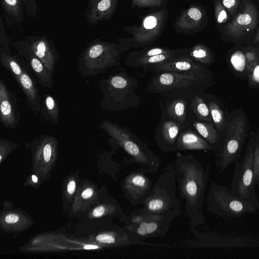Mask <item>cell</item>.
I'll list each match as a JSON object with an SVG mask.
<instances>
[{
    "label": "cell",
    "mask_w": 259,
    "mask_h": 259,
    "mask_svg": "<svg viewBox=\"0 0 259 259\" xmlns=\"http://www.w3.org/2000/svg\"><path fill=\"white\" fill-rule=\"evenodd\" d=\"M181 197L185 200L186 210L195 225L204 224L202 212L204 194L208 182L209 166L195 156L177 152L174 166Z\"/></svg>",
    "instance_id": "obj_1"
},
{
    "label": "cell",
    "mask_w": 259,
    "mask_h": 259,
    "mask_svg": "<svg viewBox=\"0 0 259 259\" xmlns=\"http://www.w3.org/2000/svg\"><path fill=\"white\" fill-rule=\"evenodd\" d=\"M131 48L124 42L104 41L101 38L92 40L80 54L78 71L83 77H91L105 72L120 64L121 54Z\"/></svg>",
    "instance_id": "obj_2"
},
{
    "label": "cell",
    "mask_w": 259,
    "mask_h": 259,
    "mask_svg": "<svg viewBox=\"0 0 259 259\" xmlns=\"http://www.w3.org/2000/svg\"><path fill=\"white\" fill-rule=\"evenodd\" d=\"M138 81L125 70L108 75L99 83L103 98L100 107L109 111H121L136 107L141 99L136 93Z\"/></svg>",
    "instance_id": "obj_3"
},
{
    "label": "cell",
    "mask_w": 259,
    "mask_h": 259,
    "mask_svg": "<svg viewBox=\"0 0 259 259\" xmlns=\"http://www.w3.org/2000/svg\"><path fill=\"white\" fill-rule=\"evenodd\" d=\"M176 194V175L172 165L166 168L152 187L140 214L177 217L181 210Z\"/></svg>",
    "instance_id": "obj_4"
},
{
    "label": "cell",
    "mask_w": 259,
    "mask_h": 259,
    "mask_svg": "<svg viewBox=\"0 0 259 259\" xmlns=\"http://www.w3.org/2000/svg\"><path fill=\"white\" fill-rule=\"evenodd\" d=\"M249 130L245 114L240 109L233 111L228 118L225 136L216 146L217 164L221 171L239 158Z\"/></svg>",
    "instance_id": "obj_5"
},
{
    "label": "cell",
    "mask_w": 259,
    "mask_h": 259,
    "mask_svg": "<svg viewBox=\"0 0 259 259\" xmlns=\"http://www.w3.org/2000/svg\"><path fill=\"white\" fill-rule=\"evenodd\" d=\"M214 83L213 74H186L173 72L155 73L147 85V92L164 93L177 90L202 91Z\"/></svg>",
    "instance_id": "obj_6"
},
{
    "label": "cell",
    "mask_w": 259,
    "mask_h": 259,
    "mask_svg": "<svg viewBox=\"0 0 259 259\" xmlns=\"http://www.w3.org/2000/svg\"><path fill=\"white\" fill-rule=\"evenodd\" d=\"M206 209L227 219H237L252 213L259 208L251 202L232 194L230 189L212 182L207 194Z\"/></svg>",
    "instance_id": "obj_7"
},
{
    "label": "cell",
    "mask_w": 259,
    "mask_h": 259,
    "mask_svg": "<svg viewBox=\"0 0 259 259\" xmlns=\"http://www.w3.org/2000/svg\"><path fill=\"white\" fill-rule=\"evenodd\" d=\"M99 127L105 131L136 162L148 170L155 167L158 162V157L149 150L147 144L127 128L109 120L103 121Z\"/></svg>",
    "instance_id": "obj_8"
},
{
    "label": "cell",
    "mask_w": 259,
    "mask_h": 259,
    "mask_svg": "<svg viewBox=\"0 0 259 259\" xmlns=\"http://www.w3.org/2000/svg\"><path fill=\"white\" fill-rule=\"evenodd\" d=\"M255 140L252 137L248 142L241 161L234 170L230 191L235 196L248 201L259 208L256 195V185L253 172V157Z\"/></svg>",
    "instance_id": "obj_9"
},
{
    "label": "cell",
    "mask_w": 259,
    "mask_h": 259,
    "mask_svg": "<svg viewBox=\"0 0 259 259\" xmlns=\"http://www.w3.org/2000/svg\"><path fill=\"white\" fill-rule=\"evenodd\" d=\"M166 12L160 10L150 13L142 20L140 26L131 31L133 37L121 39L119 42L127 44L131 48L148 46L159 36L163 29L166 18Z\"/></svg>",
    "instance_id": "obj_10"
},
{
    "label": "cell",
    "mask_w": 259,
    "mask_h": 259,
    "mask_svg": "<svg viewBox=\"0 0 259 259\" xmlns=\"http://www.w3.org/2000/svg\"><path fill=\"white\" fill-rule=\"evenodd\" d=\"M10 45L16 51H24L35 56L54 74L58 55L53 42L47 36L23 37L19 40L11 41Z\"/></svg>",
    "instance_id": "obj_11"
},
{
    "label": "cell",
    "mask_w": 259,
    "mask_h": 259,
    "mask_svg": "<svg viewBox=\"0 0 259 259\" xmlns=\"http://www.w3.org/2000/svg\"><path fill=\"white\" fill-rule=\"evenodd\" d=\"M174 218L165 215H134L130 219L131 223L125 227V230L139 239L159 236L167 231Z\"/></svg>",
    "instance_id": "obj_12"
},
{
    "label": "cell",
    "mask_w": 259,
    "mask_h": 259,
    "mask_svg": "<svg viewBox=\"0 0 259 259\" xmlns=\"http://www.w3.org/2000/svg\"><path fill=\"white\" fill-rule=\"evenodd\" d=\"M257 11L253 4L243 0V9L226 26V34L232 38L238 39L253 30L258 22Z\"/></svg>",
    "instance_id": "obj_13"
},
{
    "label": "cell",
    "mask_w": 259,
    "mask_h": 259,
    "mask_svg": "<svg viewBox=\"0 0 259 259\" xmlns=\"http://www.w3.org/2000/svg\"><path fill=\"white\" fill-rule=\"evenodd\" d=\"M21 111L16 95L0 79V121L5 127L15 129L20 121Z\"/></svg>",
    "instance_id": "obj_14"
},
{
    "label": "cell",
    "mask_w": 259,
    "mask_h": 259,
    "mask_svg": "<svg viewBox=\"0 0 259 259\" xmlns=\"http://www.w3.org/2000/svg\"><path fill=\"white\" fill-rule=\"evenodd\" d=\"M147 70L155 73L160 72H173L192 74H213L212 72L205 66L195 61L188 54L179 57L171 61L155 65L149 68Z\"/></svg>",
    "instance_id": "obj_15"
},
{
    "label": "cell",
    "mask_w": 259,
    "mask_h": 259,
    "mask_svg": "<svg viewBox=\"0 0 259 259\" xmlns=\"http://www.w3.org/2000/svg\"><path fill=\"white\" fill-rule=\"evenodd\" d=\"M125 194L130 202L134 204L144 203L152 189V182L144 174L135 172L125 179Z\"/></svg>",
    "instance_id": "obj_16"
},
{
    "label": "cell",
    "mask_w": 259,
    "mask_h": 259,
    "mask_svg": "<svg viewBox=\"0 0 259 259\" xmlns=\"http://www.w3.org/2000/svg\"><path fill=\"white\" fill-rule=\"evenodd\" d=\"M183 126L168 118L162 119L156 132L155 139L158 146L165 152L176 151V142Z\"/></svg>",
    "instance_id": "obj_17"
},
{
    "label": "cell",
    "mask_w": 259,
    "mask_h": 259,
    "mask_svg": "<svg viewBox=\"0 0 259 259\" xmlns=\"http://www.w3.org/2000/svg\"><path fill=\"white\" fill-rule=\"evenodd\" d=\"M119 0H88L84 15L89 23L95 25L113 15Z\"/></svg>",
    "instance_id": "obj_18"
},
{
    "label": "cell",
    "mask_w": 259,
    "mask_h": 259,
    "mask_svg": "<svg viewBox=\"0 0 259 259\" xmlns=\"http://www.w3.org/2000/svg\"><path fill=\"white\" fill-rule=\"evenodd\" d=\"M16 51L19 56L26 59L27 64L35 75L39 84L44 88H51L53 83L54 74L32 54L22 50Z\"/></svg>",
    "instance_id": "obj_19"
},
{
    "label": "cell",
    "mask_w": 259,
    "mask_h": 259,
    "mask_svg": "<svg viewBox=\"0 0 259 259\" xmlns=\"http://www.w3.org/2000/svg\"><path fill=\"white\" fill-rule=\"evenodd\" d=\"M184 130L181 132L178 136L176 142V151L214 149L211 145L196 132L191 128Z\"/></svg>",
    "instance_id": "obj_20"
},
{
    "label": "cell",
    "mask_w": 259,
    "mask_h": 259,
    "mask_svg": "<svg viewBox=\"0 0 259 259\" xmlns=\"http://www.w3.org/2000/svg\"><path fill=\"white\" fill-rule=\"evenodd\" d=\"M15 79L23 91L27 102L33 111L36 114H38L40 112L41 109L40 95L31 74L25 69Z\"/></svg>",
    "instance_id": "obj_21"
},
{
    "label": "cell",
    "mask_w": 259,
    "mask_h": 259,
    "mask_svg": "<svg viewBox=\"0 0 259 259\" xmlns=\"http://www.w3.org/2000/svg\"><path fill=\"white\" fill-rule=\"evenodd\" d=\"M189 48L178 49L172 53L163 54L153 56L125 60V64L132 67L143 68L147 71L149 68L156 65L171 61L179 57L188 54Z\"/></svg>",
    "instance_id": "obj_22"
},
{
    "label": "cell",
    "mask_w": 259,
    "mask_h": 259,
    "mask_svg": "<svg viewBox=\"0 0 259 259\" xmlns=\"http://www.w3.org/2000/svg\"><path fill=\"white\" fill-rule=\"evenodd\" d=\"M187 100L183 97L169 101L165 108L166 117L180 124L184 129L188 126L187 119Z\"/></svg>",
    "instance_id": "obj_23"
},
{
    "label": "cell",
    "mask_w": 259,
    "mask_h": 259,
    "mask_svg": "<svg viewBox=\"0 0 259 259\" xmlns=\"http://www.w3.org/2000/svg\"><path fill=\"white\" fill-rule=\"evenodd\" d=\"M0 4L8 25L22 24L24 14L21 0H0Z\"/></svg>",
    "instance_id": "obj_24"
},
{
    "label": "cell",
    "mask_w": 259,
    "mask_h": 259,
    "mask_svg": "<svg viewBox=\"0 0 259 259\" xmlns=\"http://www.w3.org/2000/svg\"><path fill=\"white\" fill-rule=\"evenodd\" d=\"M203 19L201 9L193 6L186 10L178 19L176 25L180 29L188 31L196 28Z\"/></svg>",
    "instance_id": "obj_25"
},
{
    "label": "cell",
    "mask_w": 259,
    "mask_h": 259,
    "mask_svg": "<svg viewBox=\"0 0 259 259\" xmlns=\"http://www.w3.org/2000/svg\"><path fill=\"white\" fill-rule=\"evenodd\" d=\"M0 62L15 79L18 77L26 69L18 56L13 55L10 48L0 50Z\"/></svg>",
    "instance_id": "obj_26"
},
{
    "label": "cell",
    "mask_w": 259,
    "mask_h": 259,
    "mask_svg": "<svg viewBox=\"0 0 259 259\" xmlns=\"http://www.w3.org/2000/svg\"><path fill=\"white\" fill-rule=\"evenodd\" d=\"M193 128L213 148L220 140V134L213 123L197 120L192 123Z\"/></svg>",
    "instance_id": "obj_27"
},
{
    "label": "cell",
    "mask_w": 259,
    "mask_h": 259,
    "mask_svg": "<svg viewBox=\"0 0 259 259\" xmlns=\"http://www.w3.org/2000/svg\"><path fill=\"white\" fill-rule=\"evenodd\" d=\"M40 113L46 120L55 125L59 119V108L57 100L50 94L44 95L41 104Z\"/></svg>",
    "instance_id": "obj_28"
},
{
    "label": "cell",
    "mask_w": 259,
    "mask_h": 259,
    "mask_svg": "<svg viewBox=\"0 0 259 259\" xmlns=\"http://www.w3.org/2000/svg\"><path fill=\"white\" fill-rule=\"evenodd\" d=\"M188 55L198 63L205 66L211 64L214 60L210 50L201 44H196L190 48Z\"/></svg>",
    "instance_id": "obj_29"
},
{
    "label": "cell",
    "mask_w": 259,
    "mask_h": 259,
    "mask_svg": "<svg viewBox=\"0 0 259 259\" xmlns=\"http://www.w3.org/2000/svg\"><path fill=\"white\" fill-rule=\"evenodd\" d=\"M190 107L198 120L213 123L208 104L203 98L196 95L190 102Z\"/></svg>",
    "instance_id": "obj_30"
},
{
    "label": "cell",
    "mask_w": 259,
    "mask_h": 259,
    "mask_svg": "<svg viewBox=\"0 0 259 259\" xmlns=\"http://www.w3.org/2000/svg\"><path fill=\"white\" fill-rule=\"evenodd\" d=\"M210 110L213 124L221 134L226 131L228 119L219 104L213 100H209L207 103Z\"/></svg>",
    "instance_id": "obj_31"
},
{
    "label": "cell",
    "mask_w": 259,
    "mask_h": 259,
    "mask_svg": "<svg viewBox=\"0 0 259 259\" xmlns=\"http://www.w3.org/2000/svg\"><path fill=\"white\" fill-rule=\"evenodd\" d=\"M177 49H170L163 47H151L142 49L141 50L129 53L125 60L134 59L145 58L163 54H168L175 52Z\"/></svg>",
    "instance_id": "obj_32"
},
{
    "label": "cell",
    "mask_w": 259,
    "mask_h": 259,
    "mask_svg": "<svg viewBox=\"0 0 259 259\" xmlns=\"http://www.w3.org/2000/svg\"><path fill=\"white\" fill-rule=\"evenodd\" d=\"M230 63L234 70L243 75L247 74V63L245 53L236 52L230 58Z\"/></svg>",
    "instance_id": "obj_33"
},
{
    "label": "cell",
    "mask_w": 259,
    "mask_h": 259,
    "mask_svg": "<svg viewBox=\"0 0 259 259\" xmlns=\"http://www.w3.org/2000/svg\"><path fill=\"white\" fill-rule=\"evenodd\" d=\"M214 13L218 24L224 23L229 19L226 9L220 0H216L215 2Z\"/></svg>",
    "instance_id": "obj_34"
},
{
    "label": "cell",
    "mask_w": 259,
    "mask_h": 259,
    "mask_svg": "<svg viewBox=\"0 0 259 259\" xmlns=\"http://www.w3.org/2000/svg\"><path fill=\"white\" fill-rule=\"evenodd\" d=\"M248 80L250 88L259 89V59L249 74Z\"/></svg>",
    "instance_id": "obj_35"
},
{
    "label": "cell",
    "mask_w": 259,
    "mask_h": 259,
    "mask_svg": "<svg viewBox=\"0 0 259 259\" xmlns=\"http://www.w3.org/2000/svg\"><path fill=\"white\" fill-rule=\"evenodd\" d=\"M255 143L253 157V172L256 185H257L259 189V141H257L255 138Z\"/></svg>",
    "instance_id": "obj_36"
},
{
    "label": "cell",
    "mask_w": 259,
    "mask_h": 259,
    "mask_svg": "<svg viewBox=\"0 0 259 259\" xmlns=\"http://www.w3.org/2000/svg\"><path fill=\"white\" fill-rule=\"evenodd\" d=\"M163 2V0H132L133 6L138 7H159Z\"/></svg>",
    "instance_id": "obj_37"
},
{
    "label": "cell",
    "mask_w": 259,
    "mask_h": 259,
    "mask_svg": "<svg viewBox=\"0 0 259 259\" xmlns=\"http://www.w3.org/2000/svg\"><path fill=\"white\" fill-rule=\"evenodd\" d=\"M25 11L29 16L35 18L37 15V5L35 0H21Z\"/></svg>",
    "instance_id": "obj_38"
},
{
    "label": "cell",
    "mask_w": 259,
    "mask_h": 259,
    "mask_svg": "<svg viewBox=\"0 0 259 259\" xmlns=\"http://www.w3.org/2000/svg\"><path fill=\"white\" fill-rule=\"evenodd\" d=\"M224 7L232 15L236 12L239 5V0H221Z\"/></svg>",
    "instance_id": "obj_39"
},
{
    "label": "cell",
    "mask_w": 259,
    "mask_h": 259,
    "mask_svg": "<svg viewBox=\"0 0 259 259\" xmlns=\"http://www.w3.org/2000/svg\"><path fill=\"white\" fill-rule=\"evenodd\" d=\"M96 240L101 243L113 244L116 242V238L112 235L103 234L96 237Z\"/></svg>",
    "instance_id": "obj_40"
},
{
    "label": "cell",
    "mask_w": 259,
    "mask_h": 259,
    "mask_svg": "<svg viewBox=\"0 0 259 259\" xmlns=\"http://www.w3.org/2000/svg\"><path fill=\"white\" fill-rule=\"evenodd\" d=\"M105 211V208L103 206H99L96 207L93 212V215L95 217H100L103 215Z\"/></svg>",
    "instance_id": "obj_41"
},
{
    "label": "cell",
    "mask_w": 259,
    "mask_h": 259,
    "mask_svg": "<svg viewBox=\"0 0 259 259\" xmlns=\"http://www.w3.org/2000/svg\"><path fill=\"white\" fill-rule=\"evenodd\" d=\"M18 220V216L15 214H10L5 217L6 222L9 224L16 223Z\"/></svg>",
    "instance_id": "obj_42"
},
{
    "label": "cell",
    "mask_w": 259,
    "mask_h": 259,
    "mask_svg": "<svg viewBox=\"0 0 259 259\" xmlns=\"http://www.w3.org/2000/svg\"><path fill=\"white\" fill-rule=\"evenodd\" d=\"M93 194V190L91 188H88L82 192L81 196L83 198L87 199L90 198Z\"/></svg>",
    "instance_id": "obj_43"
},
{
    "label": "cell",
    "mask_w": 259,
    "mask_h": 259,
    "mask_svg": "<svg viewBox=\"0 0 259 259\" xmlns=\"http://www.w3.org/2000/svg\"><path fill=\"white\" fill-rule=\"evenodd\" d=\"M75 188V183L73 181H70L67 186V191L68 193L72 194L74 193Z\"/></svg>",
    "instance_id": "obj_44"
},
{
    "label": "cell",
    "mask_w": 259,
    "mask_h": 259,
    "mask_svg": "<svg viewBox=\"0 0 259 259\" xmlns=\"http://www.w3.org/2000/svg\"><path fill=\"white\" fill-rule=\"evenodd\" d=\"M99 247L96 245H86L84 246V248L85 249H96L98 248Z\"/></svg>",
    "instance_id": "obj_45"
},
{
    "label": "cell",
    "mask_w": 259,
    "mask_h": 259,
    "mask_svg": "<svg viewBox=\"0 0 259 259\" xmlns=\"http://www.w3.org/2000/svg\"><path fill=\"white\" fill-rule=\"evenodd\" d=\"M254 41L255 43L259 42V29L254 37Z\"/></svg>",
    "instance_id": "obj_46"
},
{
    "label": "cell",
    "mask_w": 259,
    "mask_h": 259,
    "mask_svg": "<svg viewBox=\"0 0 259 259\" xmlns=\"http://www.w3.org/2000/svg\"><path fill=\"white\" fill-rule=\"evenodd\" d=\"M254 137L256 139V140L259 141V128H258L256 134H255Z\"/></svg>",
    "instance_id": "obj_47"
},
{
    "label": "cell",
    "mask_w": 259,
    "mask_h": 259,
    "mask_svg": "<svg viewBox=\"0 0 259 259\" xmlns=\"http://www.w3.org/2000/svg\"><path fill=\"white\" fill-rule=\"evenodd\" d=\"M32 179L34 183H36L37 181V178L35 175L32 176Z\"/></svg>",
    "instance_id": "obj_48"
}]
</instances>
